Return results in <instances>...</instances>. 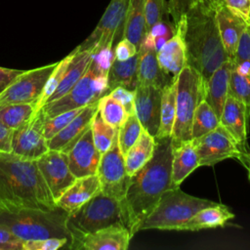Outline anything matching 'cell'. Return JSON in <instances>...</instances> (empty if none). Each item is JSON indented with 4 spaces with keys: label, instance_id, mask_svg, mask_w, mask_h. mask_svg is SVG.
Returning a JSON list of instances; mask_svg holds the SVG:
<instances>
[{
    "label": "cell",
    "instance_id": "1",
    "mask_svg": "<svg viewBox=\"0 0 250 250\" xmlns=\"http://www.w3.org/2000/svg\"><path fill=\"white\" fill-rule=\"evenodd\" d=\"M155 142L152 157L130 177L121 200L123 224L132 237L171 184V137L155 139Z\"/></svg>",
    "mask_w": 250,
    "mask_h": 250
},
{
    "label": "cell",
    "instance_id": "2",
    "mask_svg": "<svg viewBox=\"0 0 250 250\" xmlns=\"http://www.w3.org/2000/svg\"><path fill=\"white\" fill-rule=\"evenodd\" d=\"M0 203L7 213L50 211L58 207L36 160L12 152H0Z\"/></svg>",
    "mask_w": 250,
    "mask_h": 250
},
{
    "label": "cell",
    "instance_id": "3",
    "mask_svg": "<svg viewBox=\"0 0 250 250\" xmlns=\"http://www.w3.org/2000/svg\"><path fill=\"white\" fill-rule=\"evenodd\" d=\"M181 20L187 63L199 72L206 85L210 76L229 59L219 34L216 10L198 3Z\"/></svg>",
    "mask_w": 250,
    "mask_h": 250
},
{
    "label": "cell",
    "instance_id": "4",
    "mask_svg": "<svg viewBox=\"0 0 250 250\" xmlns=\"http://www.w3.org/2000/svg\"><path fill=\"white\" fill-rule=\"evenodd\" d=\"M118 223L123 224L121 199L106 195L101 190L77 210L67 215L65 228L68 243L66 246L76 249L84 236Z\"/></svg>",
    "mask_w": 250,
    "mask_h": 250
},
{
    "label": "cell",
    "instance_id": "5",
    "mask_svg": "<svg viewBox=\"0 0 250 250\" xmlns=\"http://www.w3.org/2000/svg\"><path fill=\"white\" fill-rule=\"evenodd\" d=\"M217 202L199 198L183 191L179 187L166 189L154 209L140 225L139 230L165 229L179 230L199 210Z\"/></svg>",
    "mask_w": 250,
    "mask_h": 250
},
{
    "label": "cell",
    "instance_id": "6",
    "mask_svg": "<svg viewBox=\"0 0 250 250\" xmlns=\"http://www.w3.org/2000/svg\"><path fill=\"white\" fill-rule=\"evenodd\" d=\"M176 85V116L171 134L172 146L191 140L193 113L205 95V85L201 75L188 63L178 74Z\"/></svg>",
    "mask_w": 250,
    "mask_h": 250
},
{
    "label": "cell",
    "instance_id": "7",
    "mask_svg": "<svg viewBox=\"0 0 250 250\" xmlns=\"http://www.w3.org/2000/svg\"><path fill=\"white\" fill-rule=\"evenodd\" d=\"M67 213L57 207L50 211L24 210L0 213V223L24 240L50 237H67L65 219Z\"/></svg>",
    "mask_w": 250,
    "mask_h": 250
},
{
    "label": "cell",
    "instance_id": "8",
    "mask_svg": "<svg viewBox=\"0 0 250 250\" xmlns=\"http://www.w3.org/2000/svg\"><path fill=\"white\" fill-rule=\"evenodd\" d=\"M108 72L102 70L91 60L90 64L78 82L62 98L42 106L46 117H53L63 111L84 107L98 102L108 94Z\"/></svg>",
    "mask_w": 250,
    "mask_h": 250
},
{
    "label": "cell",
    "instance_id": "9",
    "mask_svg": "<svg viewBox=\"0 0 250 250\" xmlns=\"http://www.w3.org/2000/svg\"><path fill=\"white\" fill-rule=\"evenodd\" d=\"M191 141L200 166H213L225 159L234 158L247 168L250 162V159L241 152L232 136L222 124Z\"/></svg>",
    "mask_w": 250,
    "mask_h": 250
},
{
    "label": "cell",
    "instance_id": "10",
    "mask_svg": "<svg viewBox=\"0 0 250 250\" xmlns=\"http://www.w3.org/2000/svg\"><path fill=\"white\" fill-rule=\"evenodd\" d=\"M128 0H111L93 32L77 46L79 50L114 47L123 37Z\"/></svg>",
    "mask_w": 250,
    "mask_h": 250
},
{
    "label": "cell",
    "instance_id": "11",
    "mask_svg": "<svg viewBox=\"0 0 250 250\" xmlns=\"http://www.w3.org/2000/svg\"><path fill=\"white\" fill-rule=\"evenodd\" d=\"M97 176L101 190L104 194L122 200L130 177L126 172L125 159L118 145L117 133L109 149L101 155Z\"/></svg>",
    "mask_w": 250,
    "mask_h": 250
},
{
    "label": "cell",
    "instance_id": "12",
    "mask_svg": "<svg viewBox=\"0 0 250 250\" xmlns=\"http://www.w3.org/2000/svg\"><path fill=\"white\" fill-rule=\"evenodd\" d=\"M45 114L41 108L21 126L14 130L12 153L29 160H37L49 150L48 140L44 135Z\"/></svg>",
    "mask_w": 250,
    "mask_h": 250
},
{
    "label": "cell",
    "instance_id": "13",
    "mask_svg": "<svg viewBox=\"0 0 250 250\" xmlns=\"http://www.w3.org/2000/svg\"><path fill=\"white\" fill-rule=\"evenodd\" d=\"M57 63L24 70L0 94V106L9 104L37 103Z\"/></svg>",
    "mask_w": 250,
    "mask_h": 250
},
{
    "label": "cell",
    "instance_id": "14",
    "mask_svg": "<svg viewBox=\"0 0 250 250\" xmlns=\"http://www.w3.org/2000/svg\"><path fill=\"white\" fill-rule=\"evenodd\" d=\"M36 164L56 202L76 179L70 172L67 153L49 149L36 160Z\"/></svg>",
    "mask_w": 250,
    "mask_h": 250
},
{
    "label": "cell",
    "instance_id": "15",
    "mask_svg": "<svg viewBox=\"0 0 250 250\" xmlns=\"http://www.w3.org/2000/svg\"><path fill=\"white\" fill-rule=\"evenodd\" d=\"M162 89L152 85H138L135 90V114L142 127L153 137L160 124Z\"/></svg>",
    "mask_w": 250,
    "mask_h": 250
},
{
    "label": "cell",
    "instance_id": "16",
    "mask_svg": "<svg viewBox=\"0 0 250 250\" xmlns=\"http://www.w3.org/2000/svg\"><path fill=\"white\" fill-rule=\"evenodd\" d=\"M138 62V85H152L163 88L175 80L165 74L157 61L155 38L147 32L139 50Z\"/></svg>",
    "mask_w": 250,
    "mask_h": 250
},
{
    "label": "cell",
    "instance_id": "17",
    "mask_svg": "<svg viewBox=\"0 0 250 250\" xmlns=\"http://www.w3.org/2000/svg\"><path fill=\"white\" fill-rule=\"evenodd\" d=\"M101 155L94 144L90 126L67 152L70 172L75 178L97 174Z\"/></svg>",
    "mask_w": 250,
    "mask_h": 250
},
{
    "label": "cell",
    "instance_id": "18",
    "mask_svg": "<svg viewBox=\"0 0 250 250\" xmlns=\"http://www.w3.org/2000/svg\"><path fill=\"white\" fill-rule=\"evenodd\" d=\"M157 61L162 71L172 79H176L182 68L187 64L182 20L174 26L173 35L158 49Z\"/></svg>",
    "mask_w": 250,
    "mask_h": 250
},
{
    "label": "cell",
    "instance_id": "19",
    "mask_svg": "<svg viewBox=\"0 0 250 250\" xmlns=\"http://www.w3.org/2000/svg\"><path fill=\"white\" fill-rule=\"evenodd\" d=\"M132 235L122 224H113L82 238L77 250H127Z\"/></svg>",
    "mask_w": 250,
    "mask_h": 250
},
{
    "label": "cell",
    "instance_id": "20",
    "mask_svg": "<svg viewBox=\"0 0 250 250\" xmlns=\"http://www.w3.org/2000/svg\"><path fill=\"white\" fill-rule=\"evenodd\" d=\"M98 102L86 105L64 128L51 138L48 141L49 149L62 150L67 153L90 128L91 121L98 111Z\"/></svg>",
    "mask_w": 250,
    "mask_h": 250
},
{
    "label": "cell",
    "instance_id": "21",
    "mask_svg": "<svg viewBox=\"0 0 250 250\" xmlns=\"http://www.w3.org/2000/svg\"><path fill=\"white\" fill-rule=\"evenodd\" d=\"M220 122L232 136L241 152L250 159L247 144L248 118L244 104L235 98L228 96L220 117Z\"/></svg>",
    "mask_w": 250,
    "mask_h": 250
},
{
    "label": "cell",
    "instance_id": "22",
    "mask_svg": "<svg viewBox=\"0 0 250 250\" xmlns=\"http://www.w3.org/2000/svg\"><path fill=\"white\" fill-rule=\"evenodd\" d=\"M101 191L97 174L76 178L75 181L56 200V205L70 214Z\"/></svg>",
    "mask_w": 250,
    "mask_h": 250
},
{
    "label": "cell",
    "instance_id": "23",
    "mask_svg": "<svg viewBox=\"0 0 250 250\" xmlns=\"http://www.w3.org/2000/svg\"><path fill=\"white\" fill-rule=\"evenodd\" d=\"M216 21L224 48L229 58L232 60L240 36L248 23L231 13L224 4L216 9Z\"/></svg>",
    "mask_w": 250,
    "mask_h": 250
},
{
    "label": "cell",
    "instance_id": "24",
    "mask_svg": "<svg viewBox=\"0 0 250 250\" xmlns=\"http://www.w3.org/2000/svg\"><path fill=\"white\" fill-rule=\"evenodd\" d=\"M232 67V62L229 59L210 76L205 85L204 100L219 118L222 115L226 100L229 96V76Z\"/></svg>",
    "mask_w": 250,
    "mask_h": 250
},
{
    "label": "cell",
    "instance_id": "25",
    "mask_svg": "<svg viewBox=\"0 0 250 250\" xmlns=\"http://www.w3.org/2000/svg\"><path fill=\"white\" fill-rule=\"evenodd\" d=\"M199 166V158L191 140L177 146H172L170 188L180 187Z\"/></svg>",
    "mask_w": 250,
    "mask_h": 250
},
{
    "label": "cell",
    "instance_id": "26",
    "mask_svg": "<svg viewBox=\"0 0 250 250\" xmlns=\"http://www.w3.org/2000/svg\"><path fill=\"white\" fill-rule=\"evenodd\" d=\"M92 50H79L77 47L72 51L71 59L62 74L61 82L47 100V103L56 101L64 96L83 76L92 60Z\"/></svg>",
    "mask_w": 250,
    "mask_h": 250
},
{
    "label": "cell",
    "instance_id": "27",
    "mask_svg": "<svg viewBox=\"0 0 250 250\" xmlns=\"http://www.w3.org/2000/svg\"><path fill=\"white\" fill-rule=\"evenodd\" d=\"M234 218L230 209L221 203L207 206L196 212L188 221L181 226L179 230H201L222 228L227 222Z\"/></svg>",
    "mask_w": 250,
    "mask_h": 250
},
{
    "label": "cell",
    "instance_id": "28",
    "mask_svg": "<svg viewBox=\"0 0 250 250\" xmlns=\"http://www.w3.org/2000/svg\"><path fill=\"white\" fill-rule=\"evenodd\" d=\"M155 138L143 128L140 137L124 155L126 172L129 177L140 170L153 155Z\"/></svg>",
    "mask_w": 250,
    "mask_h": 250
},
{
    "label": "cell",
    "instance_id": "29",
    "mask_svg": "<svg viewBox=\"0 0 250 250\" xmlns=\"http://www.w3.org/2000/svg\"><path fill=\"white\" fill-rule=\"evenodd\" d=\"M138 54L126 61L113 60L108 70V93L119 86L129 90L138 87Z\"/></svg>",
    "mask_w": 250,
    "mask_h": 250
},
{
    "label": "cell",
    "instance_id": "30",
    "mask_svg": "<svg viewBox=\"0 0 250 250\" xmlns=\"http://www.w3.org/2000/svg\"><path fill=\"white\" fill-rule=\"evenodd\" d=\"M146 33L145 0H128L123 37L134 43L139 50Z\"/></svg>",
    "mask_w": 250,
    "mask_h": 250
},
{
    "label": "cell",
    "instance_id": "31",
    "mask_svg": "<svg viewBox=\"0 0 250 250\" xmlns=\"http://www.w3.org/2000/svg\"><path fill=\"white\" fill-rule=\"evenodd\" d=\"M176 94L177 85L175 79L162 89L160 124L158 132L154 137L155 139L171 137L176 116Z\"/></svg>",
    "mask_w": 250,
    "mask_h": 250
},
{
    "label": "cell",
    "instance_id": "32",
    "mask_svg": "<svg viewBox=\"0 0 250 250\" xmlns=\"http://www.w3.org/2000/svg\"><path fill=\"white\" fill-rule=\"evenodd\" d=\"M221 124L220 118L209 105L202 100L196 106L191 122V140L205 135Z\"/></svg>",
    "mask_w": 250,
    "mask_h": 250
},
{
    "label": "cell",
    "instance_id": "33",
    "mask_svg": "<svg viewBox=\"0 0 250 250\" xmlns=\"http://www.w3.org/2000/svg\"><path fill=\"white\" fill-rule=\"evenodd\" d=\"M36 103L9 104L0 106V121L15 130L24 124L35 112Z\"/></svg>",
    "mask_w": 250,
    "mask_h": 250
},
{
    "label": "cell",
    "instance_id": "34",
    "mask_svg": "<svg viewBox=\"0 0 250 250\" xmlns=\"http://www.w3.org/2000/svg\"><path fill=\"white\" fill-rule=\"evenodd\" d=\"M98 111L101 117L115 129H118L128 116L124 106L109 94L104 95L99 100Z\"/></svg>",
    "mask_w": 250,
    "mask_h": 250
},
{
    "label": "cell",
    "instance_id": "35",
    "mask_svg": "<svg viewBox=\"0 0 250 250\" xmlns=\"http://www.w3.org/2000/svg\"><path fill=\"white\" fill-rule=\"evenodd\" d=\"M118 129L107 124L100 115L99 111L96 112L91 121V131L94 144L101 154L109 149L113 143V139Z\"/></svg>",
    "mask_w": 250,
    "mask_h": 250
},
{
    "label": "cell",
    "instance_id": "36",
    "mask_svg": "<svg viewBox=\"0 0 250 250\" xmlns=\"http://www.w3.org/2000/svg\"><path fill=\"white\" fill-rule=\"evenodd\" d=\"M143 130L142 124L135 113L129 114L117 130L118 145L123 155L135 144Z\"/></svg>",
    "mask_w": 250,
    "mask_h": 250
},
{
    "label": "cell",
    "instance_id": "37",
    "mask_svg": "<svg viewBox=\"0 0 250 250\" xmlns=\"http://www.w3.org/2000/svg\"><path fill=\"white\" fill-rule=\"evenodd\" d=\"M229 96L240 101L246 109V115L250 117V76L242 75L235 69H231L229 84Z\"/></svg>",
    "mask_w": 250,
    "mask_h": 250
},
{
    "label": "cell",
    "instance_id": "38",
    "mask_svg": "<svg viewBox=\"0 0 250 250\" xmlns=\"http://www.w3.org/2000/svg\"><path fill=\"white\" fill-rule=\"evenodd\" d=\"M71 56H72V52L70 54H68L66 57H64L62 61L58 62L55 69L53 70L49 79L46 82V85L43 89V92H42L40 98L38 99V101L36 103V105H37L36 110L41 108L46 104L47 100L50 98V96L53 94V92L58 87V85L61 82V79L62 77V74L71 59Z\"/></svg>",
    "mask_w": 250,
    "mask_h": 250
},
{
    "label": "cell",
    "instance_id": "39",
    "mask_svg": "<svg viewBox=\"0 0 250 250\" xmlns=\"http://www.w3.org/2000/svg\"><path fill=\"white\" fill-rule=\"evenodd\" d=\"M84 107L63 111L53 117H46L43 127L46 139L49 141L51 138H53L57 133L64 128Z\"/></svg>",
    "mask_w": 250,
    "mask_h": 250
},
{
    "label": "cell",
    "instance_id": "40",
    "mask_svg": "<svg viewBox=\"0 0 250 250\" xmlns=\"http://www.w3.org/2000/svg\"><path fill=\"white\" fill-rule=\"evenodd\" d=\"M165 17H169L166 0H145L146 32H148L154 24L165 19Z\"/></svg>",
    "mask_w": 250,
    "mask_h": 250
},
{
    "label": "cell",
    "instance_id": "41",
    "mask_svg": "<svg viewBox=\"0 0 250 250\" xmlns=\"http://www.w3.org/2000/svg\"><path fill=\"white\" fill-rule=\"evenodd\" d=\"M166 2L168 16L171 18V22L175 26L190 9L200 2V0H166Z\"/></svg>",
    "mask_w": 250,
    "mask_h": 250
},
{
    "label": "cell",
    "instance_id": "42",
    "mask_svg": "<svg viewBox=\"0 0 250 250\" xmlns=\"http://www.w3.org/2000/svg\"><path fill=\"white\" fill-rule=\"evenodd\" d=\"M67 237H50L43 239L24 240L22 250H58L67 245Z\"/></svg>",
    "mask_w": 250,
    "mask_h": 250
},
{
    "label": "cell",
    "instance_id": "43",
    "mask_svg": "<svg viewBox=\"0 0 250 250\" xmlns=\"http://www.w3.org/2000/svg\"><path fill=\"white\" fill-rule=\"evenodd\" d=\"M108 94L124 106L128 115L135 113V90H129L125 87L119 86L112 89Z\"/></svg>",
    "mask_w": 250,
    "mask_h": 250
},
{
    "label": "cell",
    "instance_id": "44",
    "mask_svg": "<svg viewBox=\"0 0 250 250\" xmlns=\"http://www.w3.org/2000/svg\"><path fill=\"white\" fill-rule=\"evenodd\" d=\"M23 240L0 223V250H22Z\"/></svg>",
    "mask_w": 250,
    "mask_h": 250
},
{
    "label": "cell",
    "instance_id": "45",
    "mask_svg": "<svg viewBox=\"0 0 250 250\" xmlns=\"http://www.w3.org/2000/svg\"><path fill=\"white\" fill-rule=\"evenodd\" d=\"M244 61H250V25L243 30L234 57L231 60L232 65H236Z\"/></svg>",
    "mask_w": 250,
    "mask_h": 250
},
{
    "label": "cell",
    "instance_id": "46",
    "mask_svg": "<svg viewBox=\"0 0 250 250\" xmlns=\"http://www.w3.org/2000/svg\"><path fill=\"white\" fill-rule=\"evenodd\" d=\"M114 59L118 61H126L138 54V48L127 38H121L113 49Z\"/></svg>",
    "mask_w": 250,
    "mask_h": 250
},
{
    "label": "cell",
    "instance_id": "47",
    "mask_svg": "<svg viewBox=\"0 0 250 250\" xmlns=\"http://www.w3.org/2000/svg\"><path fill=\"white\" fill-rule=\"evenodd\" d=\"M223 4L231 13L241 18L249 24L250 0H224Z\"/></svg>",
    "mask_w": 250,
    "mask_h": 250
},
{
    "label": "cell",
    "instance_id": "48",
    "mask_svg": "<svg viewBox=\"0 0 250 250\" xmlns=\"http://www.w3.org/2000/svg\"><path fill=\"white\" fill-rule=\"evenodd\" d=\"M24 70L21 69H12L0 66V94L4 92L10 84Z\"/></svg>",
    "mask_w": 250,
    "mask_h": 250
},
{
    "label": "cell",
    "instance_id": "49",
    "mask_svg": "<svg viewBox=\"0 0 250 250\" xmlns=\"http://www.w3.org/2000/svg\"><path fill=\"white\" fill-rule=\"evenodd\" d=\"M14 130L0 121V152L12 151V140Z\"/></svg>",
    "mask_w": 250,
    "mask_h": 250
},
{
    "label": "cell",
    "instance_id": "50",
    "mask_svg": "<svg viewBox=\"0 0 250 250\" xmlns=\"http://www.w3.org/2000/svg\"><path fill=\"white\" fill-rule=\"evenodd\" d=\"M238 73L246 76H250V61H244L233 66Z\"/></svg>",
    "mask_w": 250,
    "mask_h": 250
},
{
    "label": "cell",
    "instance_id": "51",
    "mask_svg": "<svg viewBox=\"0 0 250 250\" xmlns=\"http://www.w3.org/2000/svg\"><path fill=\"white\" fill-rule=\"evenodd\" d=\"M199 3H201L203 6L209 8V9L216 10L218 7L223 5L224 0H200Z\"/></svg>",
    "mask_w": 250,
    "mask_h": 250
},
{
    "label": "cell",
    "instance_id": "52",
    "mask_svg": "<svg viewBox=\"0 0 250 250\" xmlns=\"http://www.w3.org/2000/svg\"><path fill=\"white\" fill-rule=\"evenodd\" d=\"M247 170H248V179H249V181H250V162H249V164H248V166H247Z\"/></svg>",
    "mask_w": 250,
    "mask_h": 250
},
{
    "label": "cell",
    "instance_id": "53",
    "mask_svg": "<svg viewBox=\"0 0 250 250\" xmlns=\"http://www.w3.org/2000/svg\"><path fill=\"white\" fill-rule=\"evenodd\" d=\"M1 212H4V210H3V207H2V205H1V203H0V213Z\"/></svg>",
    "mask_w": 250,
    "mask_h": 250
},
{
    "label": "cell",
    "instance_id": "54",
    "mask_svg": "<svg viewBox=\"0 0 250 250\" xmlns=\"http://www.w3.org/2000/svg\"><path fill=\"white\" fill-rule=\"evenodd\" d=\"M249 25H250V18H249Z\"/></svg>",
    "mask_w": 250,
    "mask_h": 250
}]
</instances>
